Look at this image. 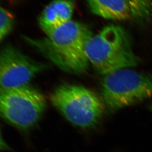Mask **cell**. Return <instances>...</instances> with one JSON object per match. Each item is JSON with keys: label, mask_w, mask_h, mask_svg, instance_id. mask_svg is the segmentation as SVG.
Instances as JSON below:
<instances>
[{"label": "cell", "mask_w": 152, "mask_h": 152, "mask_svg": "<svg viewBox=\"0 0 152 152\" xmlns=\"http://www.w3.org/2000/svg\"><path fill=\"white\" fill-rule=\"evenodd\" d=\"M86 53L89 63L104 75L118 69L133 67L139 62L129 34L118 25L105 27L92 36L86 43Z\"/></svg>", "instance_id": "cell-2"}, {"label": "cell", "mask_w": 152, "mask_h": 152, "mask_svg": "<svg viewBox=\"0 0 152 152\" xmlns=\"http://www.w3.org/2000/svg\"><path fill=\"white\" fill-rule=\"evenodd\" d=\"M151 108H152V107H151Z\"/></svg>", "instance_id": "cell-12"}, {"label": "cell", "mask_w": 152, "mask_h": 152, "mask_svg": "<svg viewBox=\"0 0 152 152\" xmlns=\"http://www.w3.org/2000/svg\"><path fill=\"white\" fill-rule=\"evenodd\" d=\"M92 36L87 25L71 20L47 34L45 38L36 39L24 36L23 38L63 70L80 73L88 67L86 46Z\"/></svg>", "instance_id": "cell-1"}, {"label": "cell", "mask_w": 152, "mask_h": 152, "mask_svg": "<svg viewBox=\"0 0 152 152\" xmlns=\"http://www.w3.org/2000/svg\"><path fill=\"white\" fill-rule=\"evenodd\" d=\"M51 103L70 122L81 127L93 126L104 114L106 106L93 91L74 85H62L50 96Z\"/></svg>", "instance_id": "cell-4"}, {"label": "cell", "mask_w": 152, "mask_h": 152, "mask_svg": "<svg viewBox=\"0 0 152 152\" xmlns=\"http://www.w3.org/2000/svg\"><path fill=\"white\" fill-rule=\"evenodd\" d=\"M132 13V20L140 24L152 21V0H124Z\"/></svg>", "instance_id": "cell-9"}, {"label": "cell", "mask_w": 152, "mask_h": 152, "mask_svg": "<svg viewBox=\"0 0 152 152\" xmlns=\"http://www.w3.org/2000/svg\"><path fill=\"white\" fill-rule=\"evenodd\" d=\"M92 13L105 19L115 21L132 20L124 0H86Z\"/></svg>", "instance_id": "cell-8"}, {"label": "cell", "mask_w": 152, "mask_h": 152, "mask_svg": "<svg viewBox=\"0 0 152 152\" xmlns=\"http://www.w3.org/2000/svg\"><path fill=\"white\" fill-rule=\"evenodd\" d=\"M15 24L13 14L0 6V43L12 32Z\"/></svg>", "instance_id": "cell-10"}, {"label": "cell", "mask_w": 152, "mask_h": 152, "mask_svg": "<svg viewBox=\"0 0 152 152\" xmlns=\"http://www.w3.org/2000/svg\"><path fill=\"white\" fill-rule=\"evenodd\" d=\"M10 149L3 139L0 129V151H9Z\"/></svg>", "instance_id": "cell-11"}, {"label": "cell", "mask_w": 152, "mask_h": 152, "mask_svg": "<svg viewBox=\"0 0 152 152\" xmlns=\"http://www.w3.org/2000/svg\"><path fill=\"white\" fill-rule=\"evenodd\" d=\"M46 68L13 45L0 50V88H14L27 85Z\"/></svg>", "instance_id": "cell-6"}, {"label": "cell", "mask_w": 152, "mask_h": 152, "mask_svg": "<svg viewBox=\"0 0 152 152\" xmlns=\"http://www.w3.org/2000/svg\"><path fill=\"white\" fill-rule=\"evenodd\" d=\"M101 97L111 111L132 105L152 96V75L126 68L104 75Z\"/></svg>", "instance_id": "cell-3"}, {"label": "cell", "mask_w": 152, "mask_h": 152, "mask_svg": "<svg viewBox=\"0 0 152 152\" xmlns=\"http://www.w3.org/2000/svg\"><path fill=\"white\" fill-rule=\"evenodd\" d=\"M46 106L44 95L32 86L0 88V116L20 130L26 131L35 126Z\"/></svg>", "instance_id": "cell-5"}, {"label": "cell", "mask_w": 152, "mask_h": 152, "mask_svg": "<svg viewBox=\"0 0 152 152\" xmlns=\"http://www.w3.org/2000/svg\"><path fill=\"white\" fill-rule=\"evenodd\" d=\"M75 0H53L45 7L38 18L39 27L45 35L72 20Z\"/></svg>", "instance_id": "cell-7"}]
</instances>
